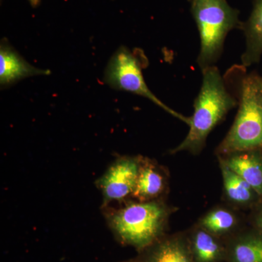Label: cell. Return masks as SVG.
Returning a JSON list of instances; mask_svg holds the SVG:
<instances>
[{
	"instance_id": "obj_5",
	"label": "cell",
	"mask_w": 262,
	"mask_h": 262,
	"mask_svg": "<svg viewBox=\"0 0 262 262\" xmlns=\"http://www.w3.org/2000/svg\"><path fill=\"white\" fill-rule=\"evenodd\" d=\"M147 65L148 60L144 52L139 49L131 51L125 46H121L114 53L108 61L103 75V82L112 89L126 91L147 98L189 125V117L184 116L168 107L150 91L143 75V69Z\"/></svg>"
},
{
	"instance_id": "obj_10",
	"label": "cell",
	"mask_w": 262,
	"mask_h": 262,
	"mask_svg": "<svg viewBox=\"0 0 262 262\" xmlns=\"http://www.w3.org/2000/svg\"><path fill=\"white\" fill-rule=\"evenodd\" d=\"M165 178L159 167L151 160L141 158L139 175L132 198L137 201L158 200L165 190Z\"/></svg>"
},
{
	"instance_id": "obj_4",
	"label": "cell",
	"mask_w": 262,
	"mask_h": 262,
	"mask_svg": "<svg viewBox=\"0 0 262 262\" xmlns=\"http://www.w3.org/2000/svg\"><path fill=\"white\" fill-rule=\"evenodd\" d=\"M191 13L201 40L198 64L201 70L215 66L224 50L226 37L234 29H241L239 11L227 0H191Z\"/></svg>"
},
{
	"instance_id": "obj_3",
	"label": "cell",
	"mask_w": 262,
	"mask_h": 262,
	"mask_svg": "<svg viewBox=\"0 0 262 262\" xmlns=\"http://www.w3.org/2000/svg\"><path fill=\"white\" fill-rule=\"evenodd\" d=\"M170 209L159 201L127 202L120 208H103V214L115 235L123 244L144 250L163 235Z\"/></svg>"
},
{
	"instance_id": "obj_7",
	"label": "cell",
	"mask_w": 262,
	"mask_h": 262,
	"mask_svg": "<svg viewBox=\"0 0 262 262\" xmlns=\"http://www.w3.org/2000/svg\"><path fill=\"white\" fill-rule=\"evenodd\" d=\"M48 70L37 68L20 56L6 39L0 45V84L9 87L18 81L34 76L49 75Z\"/></svg>"
},
{
	"instance_id": "obj_17",
	"label": "cell",
	"mask_w": 262,
	"mask_h": 262,
	"mask_svg": "<svg viewBox=\"0 0 262 262\" xmlns=\"http://www.w3.org/2000/svg\"><path fill=\"white\" fill-rule=\"evenodd\" d=\"M29 2L32 7H34V8H36V7L38 6V5H39L41 0H29Z\"/></svg>"
},
{
	"instance_id": "obj_9",
	"label": "cell",
	"mask_w": 262,
	"mask_h": 262,
	"mask_svg": "<svg viewBox=\"0 0 262 262\" xmlns=\"http://www.w3.org/2000/svg\"><path fill=\"white\" fill-rule=\"evenodd\" d=\"M241 29L246 37V50L241 61L246 68L258 63L262 56V0H254L252 12L243 22Z\"/></svg>"
},
{
	"instance_id": "obj_6",
	"label": "cell",
	"mask_w": 262,
	"mask_h": 262,
	"mask_svg": "<svg viewBox=\"0 0 262 262\" xmlns=\"http://www.w3.org/2000/svg\"><path fill=\"white\" fill-rule=\"evenodd\" d=\"M141 158L120 157L96 181L103 196V208L113 202H125L135 189Z\"/></svg>"
},
{
	"instance_id": "obj_14",
	"label": "cell",
	"mask_w": 262,
	"mask_h": 262,
	"mask_svg": "<svg viewBox=\"0 0 262 262\" xmlns=\"http://www.w3.org/2000/svg\"><path fill=\"white\" fill-rule=\"evenodd\" d=\"M230 262H262V233L259 231L241 236L229 248Z\"/></svg>"
},
{
	"instance_id": "obj_16",
	"label": "cell",
	"mask_w": 262,
	"mask_h": 262,
	"mask_svg": "<svg viewBox=\"0 0 262 262\" xmlns=\"http://www.w3.org/2000/svg\"><path fill=\"white\" fill-rule=\"evenodd\" d=\"M256 226L257 227L258 231L262 233V208L256 215Z\"/></svg>"
},
{
	"instance_id": "obj_11",
	"label": "cell",
	"mask_w": 262,
	"mask_h": 262,
	"mask_svg": "<svg viewBox=\"0 0 262 262\" xmlns=\"http://www.w3.org/2000/svg\"><path fill=\"white\" fill-rule=\"evenodd\" d=\"M220 163L226 196L229 201L239 206H248L261 198L244 179L234 173L223 162L220 160Z\"/></svg>"
},
{
	"instance_id": "obj_15",
	"label": "cell",
	"mask_w": 262,
	"mask_h": 262,
	"mask_svg": "<svg viewBox=\"0 0 262 262\" xmlns=\"http://www.w3.org/2000/svg\"><path fill=\"white\" fill-rule=\"evenodd\" d=\"M237 223L235 215L225 208L212 210L200 221L201 228L215 236L228 233Z\"/></svg>"
},
{
	"instance_id": "obj_13",
	"label": "cell",
	"mask_w": 262,
	"mask_h": 262,
	"mask_svg": "<svg viewBox=\"0 0 262 262\" xmlns=\"http://www.w3.org/2000/svg\"><path fill=\"white\" fill-rule=\"evenodd\" d=\"M142 262H194L190 246L184 239L172 237L156 244Z\"/></svg>"
},
{
	"instance_id": "obj_2",
	"label": "cell",
	"mask_w": 262,
	"mask_h": 262,
	"mask_svg": "<svg viewBox=\"0 0 262 262\" xmlns=\"http://www.w3.org/2000/svg\"><path fill=\"white\" fill-rule=\"evenodd\" d=\"M201 71L203 80L199 94L194 100V113L189 117V130L184 141L172 150L173 154L182 151L194 154L200 152L210 133L237 105L225 77L215 66Z\"/></svg>"
},
{
	"instance_id": "obj_8",
	"label": "cell",
	"mask_w": 262,
	"mask_h": 262,
	"mask_svg": "<svg viewBox=\"0 0 262 262\" xmlns=\"http://www.w3.org/2000/svg\"><path fill=\"white\" fill-rule=\"evenodd\" d=\"M220 160L248 183L262 198V149L237 151L220 156Z\"/></svg>"
},
{
	"instance_id": "obj_12",
	"label": "cell",
	"mask_w": 262,
	"mask_h": 262,
	"mask_svg": "<svg viewBox=\"0 0 262 262\" xmlns=\"http://www.w3.org/2000/svg\"><path fill=\"white\" fill-rule=\"evenodd\" d=\"M201 227L192 234L190 250L194 262H218L226 255L220 241Z\"/></svg>"
},
{
	"instance_id": "obj_1",
	"label": "cell",
	"mask_w": 262,
	"mask_h": 262,
	"mask_svg": "<svg viewBox=\"0 0 262 262\" xmlns=\"http://www.w3.org/2000/svg\"><path fill=\"white\" fill-rule=\"evenodd\" d=\"M232 86L238 112L217 153L225 156L237 151L262 149V75L246 73V67L231 69L225 77Z\"/></svg>"
}]
</instances>
